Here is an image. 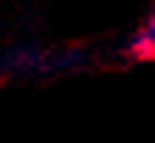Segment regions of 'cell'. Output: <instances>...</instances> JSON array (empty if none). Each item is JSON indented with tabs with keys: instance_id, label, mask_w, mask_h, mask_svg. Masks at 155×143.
Returning <instances> with one entry per match:
<instances>
[{
	"instance_id": "obj_1",
	"label": "cell",
	"mask_w": 155,
	"mask_h": 143,
	"mask_svg": "<svg viewBox=\"0 0 155 143\" xmlns=\"http://www.w3.org/2000/svg\"><path fill=\"white\" fill-rule=\"evenodd\" d=\"M130 50L139 58H155V8L147 17V22L136 30L133 42H130Z\"/></svg>"
}]
</instances>
